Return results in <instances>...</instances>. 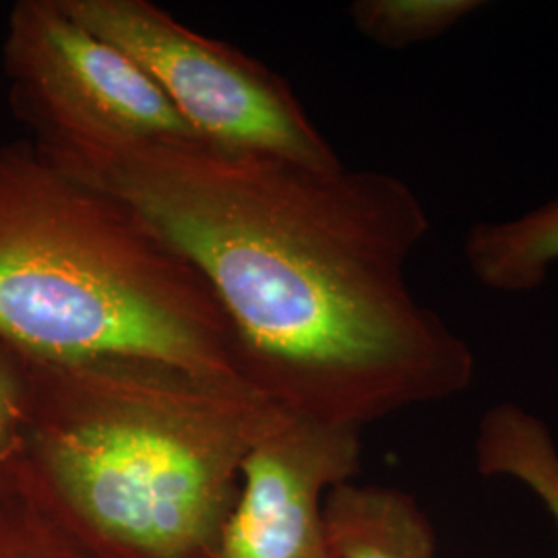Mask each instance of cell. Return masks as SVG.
Returning <instances> with one entry per match:
<instances>
[{
	"label": "cell",
	"mask_w": 558,
	"mask_h": 558,
	"mask_svg": "<svg viewBox=\"0 0 558 558\" xmlns=\"http://www.w3.org/2000/svg\"><path fill=\"white\" fill-rule=\"evenodd\" d=\"M40 151L199 269L232 325L239 379L288 414L362 430L472 385V348L408 283L430 220L398 177L203 141Z\"/></svg>",
	"instance_id": "6da1fadb"
},
{
	"label": "cell",
	"mask_w": 558,
	"mask_h": 558,
	"mask_svg": "<svg viewBox=\"0 0 558 558\" xmlns=\"http://www.w3.org/2000/svg\"><path fill=\"white\" fill-rule=\"evenodd\" d=\"M23 490L92 558H207L251 451L288 416L160 362H29Z\"/></svg>",
	"instance_id": "7a4b0ae2"
},
{
	"label": "cell",
	"mask_w": 558,
	"mask_h": 558,
	"mask_svg": "<svg viewBox=\"0 0 558 558\" xmlns=\"http://www.w3.org/2000/svg\"><path fill=\"white\" fill-rule=\"evenodd\" d=\"M0 341L29 362L149 360L240 380L199 269L34 141L0 147Z\"/></svg>",
	"instance_id": "3957f363"
},
{
	"label": "cell",
	"mask_w": 558,
	"mask_h": 558,
	"mask_svg": "<svg viewBox=\"0 0 558 558\" xmlns=\"http://www.w3.org/2000/svg\"><path fill=\"white\" fill-rule=\"evenodd\" d=\"M160 87L203 143L336 170L343 161L290 83L226 41L205 38L147 0H60Z\"/></svg>",
	"instance_id": "277c9868"
},
{
	"label": "cell",
	"mask_w": 558,
	"mask_h": 558,
	"mask_svg": "<svg viewBox=\"0 0 558 558\" xmlns=\"http://www.w3.org/2000/svg\"><path fill=\"white\" fill-rule=\"evenodd\" d=\"M2 62L13 112L44 151L201 141L140 64L73 20L60 0L11 9Z\"/></svg>",
	"instance_id": "5b68a950"
},
{
	"label": "cell",
	"mask_w": 558,
	"mask_h": 558,
	"mask_svg": "<svg viewBox=\"0 0 558 558\" xmlns=\"http://www.w3.org/2000/svg\"><path fill=\"white\" fill-rule=\"evenodd\" d=\"M362 430L288 416L242 465L239 495L207 558H336L329 493L356 478Z\"/></svg>",
	"instance_id": "8992f818"
},
{
	"label": "cell",
	"mask_w": 558,
	"mask_h": 558,
	"mask_svg": "<svg viewBox=\"0 0 558 558\" xmlns=\"http://www.w3.org/2000/svg\"><path fill=\"white\" fill-rule=\"evenodd\" d=\"M336 558H437V538L418 502L393 486H336L325 502Z\"/></svg>",
	"instance_id": "52a82bcc"
},
{
	"label": "cell",
	"mask_w": 558,
	"mask_h": 558,
	"mask_svg": "<svg viewBox=\"0 0 558 558\" xmlns=\"http://www.w3.org/2000/svg\"><path fill=\"white\" fill-rule=\"evenodd\" d=\"M463 255L472 276L493 292L536 290L558 260V197L513 220L474 223Z\"/></svg>",
	"instance_id": "ba28073f"
},
{
	"label": "cell",
	"mask_w": 558,
	"mask_h": 558,
	"mask_svg": "<svg viewBox=\"0 0 558 558\" xmlns=\"http://www.w3.org/2000/svg\"><path fill=\"white\" fill-rule=\"evenodd\" d=\"M480 7L484 2L478 0H359L350 17L368 40L401 50L437 40Z\"/></svg>",
	"instance_id": "9c48e42d"
},
{
	"label": "cell",
	"mask_w": 558,
	"mask_h": 558,
	"mask_svg": "<svg viewBox=\"0 0 558 558\" xmlns=\"http://www.w3.org/2000/svg\"><path fill=\"white\" fill-rule=\"evenodd\" d=\"M29 375L17 352L0 341V502L23 493Z\"/></svg>",
	"instance_id": "30bf717a"
},
{
	"label": "cell",
	"mask_w": 558,
	"mask_h": 558,
	"mask_svg": "<svg viewBox=\"0 0 558 558\" xmlns=\"http://www.w3.org/2000/svg\"><path fill=\"white\" fill-rule=\"evenodd\" d=\"M0 558H92L27 490L0 502Z\"/></svg>",
	"instance_id": "8fae6325"
}]
</instances>
